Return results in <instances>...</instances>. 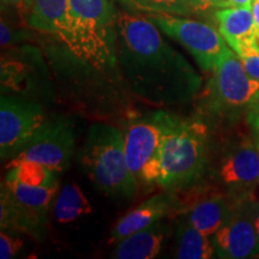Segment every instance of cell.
<instances>
[{
  "label": "cell",
  "mask_w": 259,
  "mask_h": 259,
  "mask_svg": "<svg viewBox=\"0 0 259 259\" xmlns=\"http://www.w3.org/2000/svg\"><path fill=\"white\" fill-rule=\"evenodd\" d=\"M118 63L130 90L156 106L186 103L202 79L185 57L169 46L148 17L118 12Z\"/></svg>",
  "instance_id": "6da1fadb"
},
{
  "label": "cell",
  "mask_w": 259,
  "mask_h": 259,
  "mask_svg": "<svg viewBox=\"0 0 259 259\" xmlns=\"http://www.w3.org/2000/svg\"><path fill=\"white\" fill-rule=\"evenodd\" d=\"M118 12L111 0H69V29L63 41L96 69L118 63Z\"/></svg>",
  "instance_id": "7a4b0ae2"
},
{
  "label": "cell",
  "mask_w": 259,
  "mask_h": 259,
  "mask_svg": "<svg viewBox=\"0 0 259 259\" xmlns=\"http://www.w3.org/2000/svg\"><path fill=\"white\" fill-rule=\"evenodd\" d=\"M208 126L200 120L164 113L161 179L163 190H183L196 185L208 161Z\"/></svg>",
  "instance_id": "3957f363"
},
{
  "label": "cell",
  "mask_w": 259,
  "mask_h": 259,
  "mask_svg": "<svg viewBox=\"0 0 259 259\" xmlns=\"http://www.w3.org/2000/svg\"><path fill=\"white\" fill-rule=\"evenodd\" d=\"M89 179L109 196L131 198L139 186L127 166L124 132L108 124H94L79 154Z\"/></svg>",
  "instance_id": "277c9868"
},
{
  "label": "cell",
  "mask_w": 259,
  "mask_h": 259,
  "mask_svg": "<svg viewBox=\"0 0 259 259\" xmlns=\"http://www.w3.org/2000/svg\"><path fill=\"white\" fill-rule=\"evenodd\" d=\"M205 101L212 114L227 120L246 118L259 103V82L247 73L240 57L229 46L212 70Z\"/></svg>",
  "instance_id": "5b68a950"
},
{
  "label": "cell",
  "mask_w": 259,
  "mask_h": 259,
  "mask_svg": "<svg viewBox=\"0 0 259 259\" xmlns=\"http://www.w3.org/2000/svg\"><path fill=\"white\" fill-rule=\"evenodd\" d=\"M164 113L141 116L124 132L126 161L138 185H158L161 179Z\"/></svg>",
  "instance_id": "8992f818"
},
{
  "label": "cell",
  "mask_w": 259,
  "mask_h": 259,
  "mask_svg": "<svg viewBox=\"0 0 259 259\" xmlns=\"http://www.w3.org/2000/svg\"><path fill=\"white\" fill-rule=\"evenodd\" d=\"M147 17L167 36L185 47L203 71H212L228 47L219 29L184 16L149 14Z\"/></svg>",
  "instance_id": "52a82bcc"
},
{
  "label": "cell",
  "mask_w": 259,
  "mask_h": 259,
  "mask_svg": "<svg viewBox=\"0 0 259 259\" xmlns=\"http://www.w3.org/2000/svg\"><path fill=\"white\" fill-rule=\"evenodd\" d=\"M218 180L235 198H252L259 185V144L253 137H241L226 149L218 167Z\"/></svg>",
  "instance_id": "ba28073f"
},
{
  "label": "cell",
  "mask_w": 259,
  "mask_h": 259,
  "mask_svg": "<svg viewBox=\"0 0 259 259\" xmlns=\"http://www.w3.org/2000/svg\"><path fill=\"white\" fill-rule=\"evenodd\" d=\"M73 151L72 126L63 119L46 120L11 162L31 161L54 171H63L69 168Z\"/></svg>",
  "instance_id": "9c48e42d"
},
{
  "label": "cell",
  "mask_w": 259,
  "mask_h": 259,
  "mask_svg": "<svg viewBox=\"0 0 259 259\" xmlns=\"http://www.w3.org/2000/svg\"><path fill=\"white\" fill-rule=\"evenodd\" d=\"M46 121L40 103L21 97L2 96L0 101V155L14 158Z\"/></svg>",
  "instance_id": "30bf717a"
},
{
  "label": "cell",
  "mask_w": 259,
  "mask_h": 259,
  "mask_svg": "<svg viewBox=\"0 0 259 259\" xmlns=\"http://www.w3.org/2000/svg\"><path fill=\"white\" fill-rule=\"evenodd\" d=\"M178 191L180 197L178 213L185 215L197 229L208 236H212L225 225L241 202L220 187L193 185L189 187V197Z\"/></svg>",
  "instance_id": "8fae6325"
},
{
  "label": "cell",
  "mask_w": 259,
  "mask_h": 259,
  "mask_svg": "<svg viewBox=\"0 0 259 259\" xmlns=\"http://www.w3.org/2000/svg\"><path fill=\"white\" fill-rule=\"evenodd\" d=\"M219 258L244 259L259 254V242L251 211V198L241 200L232 216L211 236Z\"/></svg>",
  "instance_id": "7c38bea8"
},
{
  "label": "cell",
  "mask_w": 259,
  "mask_h": 259,
  "mask_svg": "<svg viewBox=\"0 0 259 259\" xmlns=\"http://www.w3.org/2000/svg\"><path fill=\"white\" fill-rule=\"evenodd\" d=\"M180 197L178 190H164L163 192L150 197L137 208L128 211L115 223L111 242H118L126 236L154 225L170 213L179 211Z\"/></svg>",
  "instance_id": "4fadbf2b"
},
{
  "label": "cell",
  "mask_w": 259,
  "mask_h": 259,
  "mask_svg": "<svg viewBox=\"0 0 259 259\" xmlns=\"http://www.w3.org/2000/svg\"><path fill=\"white\" fill-rule=\"evenodd\" d=\"M215 19L223 38L239 57L257 50V29L251 6L216 9Z\"/></svg>",
  "instance_id": "5bb4252c"
},
{
  "label": "cell",
  "mask_w": 259,
  "mask_h": 259,
  "mask_svg": "<svg viewBox=\"0 0 259 259\" xmlns=\"http://www.w3.org/2000/svg\"><path fill=\"white\" fill-rule=\"evenodd\" d=\"M24 19L31 29L64 41L69 29V0H29Z\"/></svg>",
  "instance_id": "9a60e30c"
},
{
  "label": "cell",
  "mask_w": 259,
  "mask_h": 259,
  "mask_svg": "<svg viewBox=\"0 0 259 259\" xmlns=\"http://www.w3.org/2000/svg\"><path fill=\"white\" fill-rule=\"evenodd\" d=\"M167 233L168 227L161 220L118 241L113 257L118 259H151L157 257L164 244Z\"/></svg>",
  "instance_id": "2e32d148"
},
{
  "label": "cell",
  "mask_w": 259,
  "mask_h": 259,
  "mask_svg": "<svg viewBox=\"0 0 259 259\" xmlns=\"http://www.w3.org/2000/svg\"><path fill=\"white\" fill-rule=\"evenodd\" d=\"M2 186L18 205L46 222L47 213L58 194V185H29L6 176Z\"/></svg>",
  "instance_id": "e0dca14e"
},
{
  "label": "cell",
  "mask_w": 259,
  "mask_h": 259,
  "mask_svg": "<svg viewBox=\"0 0 259 259\" xmlns=\"http://www.w3.org/2000/svg\"><path fill=\"white\" fill-rule=\"evenodd\" d=\"M176 235V255L180 259H209L215 255L211 236L197 229L181 213Z\"/></svg>",
  "instance_id": "ac0fdd59"
},
{
  "label": "cell",
  "mask_w": 259,
  "mask_h": 259,
  "mask_svg": "<svg viewBox=\"0 0 259 259\" xmlns=\"http://www.w3.org/2000/svg\"><path fill=\"white\" fill-rule=\"evenodd\" d=\"M0 225L5 231L27 233L35 238L45 234V222L18 205L2 186L0 198Z\"/></svg>",
  "instance_id": "d6986e66"
},
{
  "label": "cell",
  "mask_w": 259,
  "mask_h": 259,
  "mask_svg": "<svg viewBox=\"0 0 259 259\" xmlns=\"http://www.w3.org/2000/svg\"><path fill=\"white\" fill-rule=\"evenodd\" d=\"M93 211L92 205L77 184H67L57 194L53 203V216L57 222L70 223Z\"/></svg>",
  "instance_id": "ffe728a7"
},
{
  "label": "cell",
  "mask_w": 259,
  "mask_h": 259,
  "mask_svg": "<svg viewBox=\"0 0 259 259\" xmlns=\"http://www.w3.org/2000/svg\"><path fill=\"white\" fill-rule=\"evenodd\" d=\"M130 8L149 12V14H163L189 17L194 10L189 0H121Z\"/></svg>",
  "instance_id": "44dd1931"
},
{
  "label": "cell",
  "mask_w": 259,
  "mask_h": 259,
  "mask_svg": "<svg viewBox=\"0 0 259 259\" xmlns=\"http://www.w3.org/2000/svg\"><path fill=\"white\" fill-rule=\"evenodd\" d=\"M22 245H23V240L19 236L11 235L2 229V233H0V258H14L22 248Z\"/></svg>",
  "instance_id": "7402d4cb"
},
{
  "label": "cell",
  "mask_w": 259,
  "mask_h": 259,
  "mask_svg": "<svg viewBox=\"0 0 259 259\" xmlns=\"http://www.w3.org/2000/svg\"><path fill=\"white\" fill-rule=\"evenodd\" d=\"M240 59L247 73L259 82V52L257 50L248 52L241 56Z\"/></svg>",
  "instance_id": "603a6c76"
},
{
  "label": "cell",
  "mask_w": 259,
  "mask_h": 259,
  "mask_svg": "<svg viewBox=\"0 0 259 259\" xmlns=\"http://www.w3.org/2000/svg\"><path fill=\"white\" fill-rule=\"evenodd\" d=\"M189 2L196 12L209 11L211 9H220L222 6V0H189Z\"/></svg>",
  "instance_id": "cb8c5ba5"
},
{
  "label": "cell",
  "mask_w": 259,
  "mask_h": 259,
  "mask_svg": "<svg viewBox=\"0 0 259 259\" xmlns=\"http://www.w3.org/2000/svg\"><path fill=\"white\" fill-rule=\"evenodd\" d=\"M246 120H247L251 127L252 137L259 144V103L248 113V115L246 116Z\"/></svg>",
  "instance_id": "d4e9b609"
},
{
  "label": "cell",
  "mask_w": 259,
  "mask_h": 259,
  "mask_svg": "<svg viewBox=\"0 0 259 259\" xmlns=\"http://www.w3.org/2000/svg\"><path fill=\"white\" fill-rule=\"evenodd\" d=\"M3 8H10L18 11L22 16L25 15L27 12L29 0H2Z\"/></svg>",
  "instance_id": "484cf974"
},
{
  "label": "cell",
  "mask_w": 259,
  "mask_h": 259,
  "mask_svg": "<svg viewBox=\"0 0 259 259\" xmlns=\"http://www.w3.org/2000/svg\"><path fill=\"white\" fill-rule=\"evenodd\" d=\"M0 36H2V46H8L12 42L14 38V32H12L10 25L4 21V18H2V25H0Z\"/></svg>",
  "instance_id": "4316f807"
},
{
  "label": "cell",
  "mask_w": 259,
  "mask_h": 259,
  "mask_svg": "<svg viewBox=\"0 0 259 259\" xmlns=\"http://www.w3.org/2000/svg\"><path fill=\"white\" fill-rule=\"evenodd\" d=\"M251 211H252V219H253L254 228L257 232L258 242H259V202L251 198Z\"/></svg>",
  "instance_id": "83f0119b"
},
{
  "label": "cell",
  "mask_w": 259,
  "mask_h": 259,
  "mask_svg": "<svg viewBox=\"0 0 259 259\" xmlns=\"http://www.w3.org/2000/svg\"><path fill=\"white\" fill-rule=\"evenodd\" d=\"M252 0H223L221 8H246L251 6Z\"/></svg>",
  "instance_id": "f1b7e54d"
},
{
  "label": "cell",
  "mask_w": 259,
  "mask_h": 259,
  "mask_svg": "<svg viewBox=\"0 0 259 259\" xmlns=\"http://www.w3.org/2000/svg\"><path fill=\"white\" fill-rule=\"evenodd\" d=\"M251 11L253 15L255 29H257V48L259 46V0H252Z\"/></svg>",
  "instance_id": "f546056e"
},
{
  "label": "cell",
  "mask_w": 259,
  "mask_h": 259,
  "mask_svg": "<svg viewBox=\"0 0 259 259\" xmlns=\"http://www.w3.org/2000/svg\"><path fill=\"white\" fill-rule=\"evenodd\" d=\"M257 50H258V52H259V46H258V48H257Z\"/></svg>",
  "instance_id": "4dcf8cb0"
},
{
  "label": "cell",
  "mask_w": 259,
  "mask_h": 259,
  "mask_svg": "<svg viewBox=\"0 0 259 259\" xmlns=\"http://www.w3.org/2000/svg\"><path fill=\"white\" fill-rule=\"evenodd\" d=\"M222 2H223V0H222Z\"/></svg>",
  "instance_id": "1f68e13d"
}]
</instances>
